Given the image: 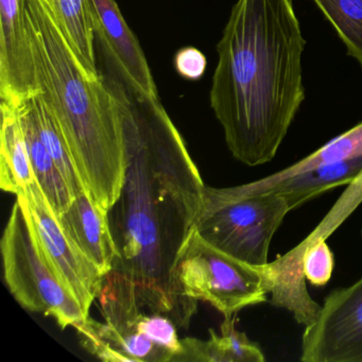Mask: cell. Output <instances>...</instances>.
Masks as SVG:
<instances>
[{
	"instance_id": "cell-1",
	"label": "cell",
	"mask_w": 362,
	"mask_h": 362,
	"mask_svg": "<svg viewBox=\"0 0 362 362\" xmlns=\"http://www.w3.org/2000/svg\"><path fill=\"white\" fill-rule=\"evenodd\" d=\"M109 81L119 105L127 154L124 184L107 213L118 251L113 270L134 285L141 310L186 328L197 300L184 296L175 269L200 214L205 185L160 99L135 98L120 82Z\"/></svg>"
},
{
	"instance_id": "cell-2",
	"label": "cell",
	"mask_w": 362,
	"mask_h": 362,
	"mask_svg": "<svg viewBox=\"0 0 362 362\" xmlns=\"http://www.w3.org/2000/svg\"><path fill=\"white\" fill-rule=\"evenodd\" d=\"M305 41L292 0H237L221 40L209 101L233 156H276L304 103Z\"/></svg>"
},
{
	"instance_id": "cell-3",
	"label": "cell",
	"mask_w": 362,
	"mask_h": 362,
	"mask_svg": "<svg viewBox=\"0 0 362 362\" xmlns=\"http://www.w3.org/2000/svg\"><path fill=\"white\" fill-rule=\"evenodd\" d=\"M25 11L40 92L62 131L86 192L109 213L127 169L117 97L109 80L84 69L48 0H25Z\"/></svg>"
},
{
	"instance_id": "cell-4",
	"label": "cell",
	"mask_w": 362,
	"mask_h": 362,
	"mask_svg": "<svg viewBox=\"0 0 362 362\" xmlns=\"http://www.w3.org/2000/svg\"><path fill=\"white\" fill-rule=\"evenodd\" d=\"M361 203L362 171L347 185L327 215L304 240L262 267L271 294V304L287 309L296 321L305 327L315 323L322 308L309 294L306 279L317 287L329 281L334 260L326 239Z\"/></svg>"
},
{
	"instance_id": "cell-5",
	"label": "cell",
	"mask_w": 362,
	"mask_h": 362,
	"mask_svg": "<svg viewBox=\"0 0 362 362\" xmlns=\"http://www.w3.org/2000/svg\"><path fill=\"white\" fill-rule=\"evenodd\" d=\"M290 211L281 194L237 196L205 186L194 230L220 251L255 267L268 264L271 240Z\"/></svg>"
},
{
	"instance_id": "cell-6",
	"label": "cell",
	"mask_w": 362,
	"mask_h": 362,
	"mask_svg": "<svg viewBox=\"0 0 362 362\" xmlns=\"http://www.w3.org/2000/svg\"><path fill=\"white\" fill-rule=\"evenodd\" d=\"M1 255L6 283L21 306L54 317L63 329L88 319L42 255L22 194L16 196L4 230Z\"/></svg>"
},
{
	"instance_id": "cell-7",
	"label": "cell",
	"mask_w": 362,
	"mask_h": 362,
	"mask_svg": "<svg viewBox=\"0 0 362 362\" xmlns=\"http://www.w3.org/2000/svg\"><path fill=\"white\" fill-rule=\"evenodd\" d=\"M175 279L184 296L209 303L224 317L262 304L269 293L262 267L220 251L194 228L180 254Z\"/></svg>"
},
{
	"instance_id": "cell-8",
	"label": "cell",
	"mask_w": 362,
	"mask_h": 362,
	"mask_svg": "<svg viewBox=\"0 0 362 362\" xmlns=\"http://www.w3.org/2000/svg\"><path fill=\"white\" fill-rule=\"evenodd\" d=\"M105 323L88 317L75 326L86 351L107 362H168L173 356L137 332L141 309L134 285L122 273L105 275L98 296Z\"/></svg>"
},
{
	"instance_id": "cell-9",
	"label": "cell",
	"mask_w": 362,
	"mask_h": 362,
	"mask_svg": "<svg viewBox=\"0 0 362 362\" xmlns=\"http://www.w3.org/2000/svg\"><path fill=\"white\" fill-rule=\"evenodd\" d=\"M42 255L88 315L105 275L65 234L37 181L22 192Z\"/></svg>"
},
{
	"instance_id": "cell-10",
	"label": "cell",
	"mask_w": 362,
	"mask_h": 362,
	"mask_svg": "<svg viewBox=\"0 0 362 362\" xmlns=\"http://www.w3.org/2000/svg\"><path fill=\"white\" fill-rule=\"evenodd\" d=\"M304 362H362V277L330 292L303 334Z\"/></svg>"
},
{
	"instance_id": "cell-11",
	"label": "cell",
	"mask_w": 362,
	"mask_h": 362,
	"mask_svg": "<svg viewBox=\"0 0 362 362\" xmlns=\"http://www.w3.org/2000/svg\"><path fill=\"white\" fill-rule=\"evenodd\" d=\"M95 40L120 83L137 99L156 100L158 88L139 40L115 0H90Z\"/></svg>"
},
{
	"instance_id": "cell-12",
	"label": "cell",
	"mask_w": 362,
	"mask_h": 362,
	"mask_svg": "<svg viewBox=\"0 0 362 362\" xmlns=\"http://www.w3.org/2000/svg\"><path fill=\"white\" fill-rule=\"evenodd\" d=\"M39 92L25 0H0V98L20 105Z\"/></svg>"
},
{
	"instance_id": "cell-13",
	"label": "cell",
	"mask_w": 362,
	"mask_h": 362,
	"mask_svg": "<svg viewBox=\"0 0 362 362\" xmlns=\"http://www.w3.org/2000/svg\"><path fill=\"white\" fill-rule=\"evenodd\" d=\"M58 219L74 245L103 274L113 270L118 251L110 226L109 214L99 209L88 192L78 194Z\"/></svg>"
},
{
	"instance_id": "cell-14",
	"label": "cell",
	"mask_w": 362,
	"mask_h": 362,
	"mask_svg": "<svg viewBox=\"0 0 362 362\" xmlns=\"http://www.w3.org/2000/svg\"><path fill=\"white\" fill-rule=\"evenodd\" d=\"M0 187L10 194H22L37 181L20 114L16 105L1 101Z\"/></svg>"
},
{
	"instance_id": "cell-15",
	"label": "cell",
	"mask_w": 362,
	"mask_h": 362,
	"mask_svg": "<svg viewBox=\"0 0 362 362\" xmlns=\"http://www.w3.org/2000/svg\"><path fill=\"white\" fill-rule=\"evenodd\" d=\"M357 156H362V122L339 136L334 137L323 147L303 160H298L296 164L279 173L268 175L264 179L228 187V189L237 196L247 197L266 194L272 186L276 185L284 180L326 166V165L357 158Z\"/></svg>"
},
{
	"instance_id": "cell-16",
	"label": "cell",
	"mask_w": 362,
	"mask_h": 362,
	"mask_svg": "<svg viewBox=\"0 0 362 362\" xmlns=\"http://www.w3.org/2000/svg\"><path fill=\"white\" fill-rule=\"evenodd\" d=\"M211 338L203 341L186 338L181 340L182 351L173 359L179 361L202 362H264V353L256 343L252 342L245 332L235 327L232 317H224L221 334L209 329Z\"/></svg>"
},
{
	"instance_id": "cell-17",
	"label": "cell",
	"mask_w": 362,
	"mask_h": 362,
	"mask_svg": "<svg viewBox=\"0 0 362 362\" xmlns=\"http://www.w3.org/2000/svg\"><path fill=\"white\" fill-rule=\"evenodd\" d=\"M16 105L20 114L31 165L37 183L41 186L46 199L52 205L54 215L59 218L73 202V194L58 165L50 156L49 151L40 136L28 103L25 100Z\"/></svg>"
},
{
	"instance_id": "cell-18",
	"label": "cell",
	"mask_w": 362,
	"mask_h": 362,
	"mask_svg": "<svg viewBox=\"0 0 362 362\" xmlns=\"http://www.w3.org/2000/svg\"><path fill=\"white\" fill-rule=\"evenodd\" d=\"M361 171L362 156H357L284 180L266 194H283L292 211L332 188L349 185Z\"/></svg>"
},
{
	"instance_id": "cell-19",
	"label": "cell",
	"mask_w": 362,
	"mask_h": 362,
	"mask_svg": "<svg viewBox=\"0 0 362 362\" xmlns=\"http://www.w3.org/2000/svg\"><path fill=\"white\" fill-rule=\"evenodd\" d=\"M71 48L84 69L100 76L97 69L90 0H48Z\"/></svg>"
},
{
	"instance_id": "cell-20",
	"label": "cell",
	"mask_w": 362,
	"mask_h": 362,
	"mask_svg": "<svg viewBox=\"0 0 362 362\" xmlns=\"http://www.w3.org/2000/svg\"><path fill=\"white\" fill-rule=\"evenodd\" d=\"M27 103L33 112L37 131L44 145L58 165L71 194L75 198L80 192H86V188L76 170L71 152L56 117L42 96L41 92L27 99Z\"/></svg>"
},
{
	"instance_id": "cell-21",
	"label": "cell",
	"mask_w": 362,
	"mask_h": 362,
	"mask_svg": "<svg viewBox=\"0 0 362 362\" xmlns=\"http://www.w3.org/2000/svg\"><path fill=\"white\" fill-rule=\"evenodd\" d=\"M362 66V0H313Z\"/></svg>"
},
{
	"instance_id": "cell-22",
	"label": "cell",
	"mask_w": 362,
	"mask_h": 362,
	"mask_svg": "<svg viewBox=\"0 0 362 362\" xmlns=\"http://www.w3.org/2000/svg\"><path fill=\"white\" fill-rule=\"evenodd\" d=\"M177 327L170 317L160 313H141L137 321V332L147 337L156 346L170 353L173 356L171 361L182 351Z\"/></svg>"
},
{
	"instance_id": "cell-23",
	"label": "cell",
	"mask_w": 362,
	"mask_h": 362,
	"mask_svg": "<svg viewBox=\"0 0 362 362\" xmlns=\"http://www.w3.org/2000/svg\"><path fill=\"white\" fill-rule=\"evenodd\" d=\"M173 65L182 78L189 81H197L204 76L206 71V57L197 48H182L175 54Z\"/></svg>"
}]
</instances>
